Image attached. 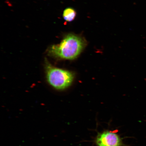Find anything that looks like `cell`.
<instances>
[{"label":"cell","mask_w":146,"mask_h":146,"mask_svg":"<svg viewBox=\"0 0 146 146\" xmlns=\"http://www.w3.org/2000/svg\"><path fill=\"white\" fill-rule=\"evenodd\" d=\"M85 42L81 36L72 34L65 36L59 44L49 48L48 54L58 59L73 60L77 57L85 46Z\"/></svg>","instance_id":"obj_1"},{"label":"cell","mask_w":146,"mask_h":146,"mask_svg":"<svg viewBox=\"0 0 146 146\" xmlns=\"http://www.w3.org/2000/svg\"><path fill=\"white\" fill-rule=\"evenodd\" d=\"M96 146H124L123 140L116 133L105 130L98 133L95 140Z\"/></svg>","instance_id":"obj_3"},{"label":"cell","mask_w":146,"mask_h":146,"mask_svg":"<svg viewBox=\"0 0 146 146\" xmlns=\"http://www.w3.org/2000/svg\"><path fill=\"white\" fill-rule=\"evenodd\" d=\"M76 12L74 9L68 8L64 10L63 16L64 19L67 22L74 21L76 16Z\"/></svg>","instance_id":"obj_4"},{"label":"cell","mask_w":146,"mask_h":146,"mask_svg":"<svg viewBox=\"0 0 146 146\" xmlns=\"http://www.w3.org/2000/svg\"><path fill=\"white\" fill-rule=\"evenodd\" d=\"M45 68L47 81L54 89L64 90L72 84L74 76L69 71L56 68L47 60L45 62Z\"/></svg>","instance_id":"obj_2"}]
</instances>
